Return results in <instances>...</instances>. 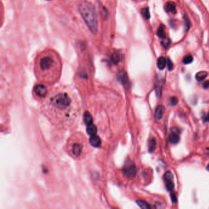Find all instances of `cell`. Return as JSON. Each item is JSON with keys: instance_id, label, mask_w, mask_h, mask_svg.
Here are the masks:
<instances>
[{"instance_id": "22", "label": "cell", "mask_w": 209, "mask_h": 209, "mask_svg": "<svg viewBox=\"0 0 209 209\" xmlns=\"http://www.w3.org/2000/svg\"><path fill=\"white\" fill-rule=\"evenodd\" d=\"M184 20H185V29L187 31L190 28V26H191L190 20H189V19L188 17V16L186 15L184 16Z\"/></svg>"}, {"instance_id": "21", "label": "cell", "mask_w": 209, "mask_h": 209, "mask_svg": "<svg viewBox=\"0 0 209 209\" xmlns=\"http://www.w3.org/2000/svg\"><path fill=\"white\" fill-rule=\"evenodd\" d=\"M193 57L192 55H187L186 56H185L183 60V62L184 63V64H190L193 62Z\"/></svg>"}, {"instance_id": "24", "label": "cell", "mask_w": 209, "mask_h": 209, "mask_svg": "<svg viewBox=\"0 0 209 209\" xmlns=\"http://www.w3.org/2000/svg\"><path fill=\"white\" fill-rule=\"evenodd\" d=\"M179 102V100H178V98H176V97H171L170 98V103L171 105L172 106H176Z\"/></svg>"}, {"instance_id": "1", "label": "cell", "mask_w": 209, "mask_h": 209, "mask_svg": "<svg viewBox=\"0 0 209 209\" xmlns=\"http://www.w3.org/2000/svg\"><path fill=\"white\" fill-rule=\"evenodd\" d=\"M42 111L56 128L69 129L75 126L80 115V106L74 94L57 89L49 92L43 101Z\"/></svg>"}, {"instance_id": "13", "label": "cell", "mask_w": 209, "mask_h": 209, "mask_svg": "<svg viewBox=\"0 0 209 209\" xmlns=\"http://www.w3.org/2000/svg\"><path fill=\"white\" fill-rule=\"evenodd\" d=\"M157 35L161 39L166 38V33H165V27L164 25L161 24L159 25L158 31H157Z\"/></svg>"}, {"instance_id": "11", "label": "cell", "mask_w": 209, "mask_h": 209, "mask_svg": "<svg viewBox=\"0 0 209 209\" xmlns=\"http://www.w3.org/2000/svg\"><path fill=\"white\" fill-rule=\"evenodd\" d=\"M166 64H167V61L164 57H161L158 58V59L157 60V66L159 69L163 70L165 67Z\"/></svg>"}, {"instance_id": "26", "label": "cell", "mask_w": 209, "mask_h": 209, "mask_svg": "<svg viewBox=\"0 0 209 209\" xmlns=\"http://www.w3.org/2000/svg\"><path fill=\"white\" fill-rule=\"evenodd\" d=\"M171 199H172V201L173 203H176L177 202V196H176L175 193H171Z\"/></svg>"}, {"instance_id": "6", "label": "cell", "mask_w": 209, "mask_h": 209, "mask_svg": "<svg viewBox=\"0 0 209 209\" xmlns=\"http://www.w3.org/2000/svg\"><path fill=\"white\" fill-rule=\"evenodd\" d=\"M124 172L126 176L131 179H134L136 177V168L135 164L133 162L127 163L124 169Z\"/></svg>"}, {"instance_id": "27", "label": "cell", "mask_w": 209, "mask_h": 209, "mask_svg": "<svg viewBox=\"0 0 209 209\" xmlns=\"http://www.w3.org/2000/svg\"><path fill=\"white\" fill-rule=\"evenodd\" d=\"M203 121L204 122H208L209 121V112L208 114L203 117Z\"/></svg>"}, {"instance_id": "4", "label": "cell", "mask_w": 209, "mask_h": 209, "mask_svg": "<svg viewBox=\"0 0 209 209\" xmlns=\"http://www.w3.org/2000/svg\"><path fill=\"white\" fill-rule=\"evenodd\" d=\"M79 9L90 31L96 34L98 30V21L94 6L89 1H84L79 4Z\"/></svg>"}, {"instance_id": "9", "label": "cell", "mask_w": 209, "mask_h": 209, "mask_svg": "<svg viewBox=\"0 0 209 209\" xmlns=\"http://www.w3.org/2000/svg\"><path fill=\"white\" fill-rule=\"evenodd\" d=\"M165 108L163 105H159L155 109V118L156 120H160L164 114Z\"/></svg>"}, {"instance_id": "29", "label": "cell", "mask_w": 209, "mask_h": 209, "mask_svg": "<svg viewBox=\"0 0 209 209\" xmlns=\"http://www.w3.org/2000/svg\"><path fill=\"white\" fill-rule=\"evenodd\" d=\"M206 169H207V170L208 171H209V164L207 165V168H206Z\"/></svg>"}, {"instance_id": "8", "label": "cell", "mask_w": 209, "mask_h": 209, "mask_svg": "<svg viewBox=\"0 0 209 209\" xmlns=\"http://www.w3.org/2000/svg\"><path fill=\"white\" fill-rule=\"evenodd\" d=\"M164 9L167 12H171L173 14H176V4L173 1H168L164 6Z\"/></svg>"}, {"instance_id": "23", "label": "cell", "mask_w": 209, "mask_h": 209, "mask_svg": "<svg viewBox=\"0 0 209 209\" xmlns=\"http://www.w3.org/2000/svg\"><path fill=\"white\" fill-rule=\"evenodd\" d=\"M161 44L163 47L168 48L171 44V40L169 39H166V38L163 39V41H161Z\"/></svg>"}, {"instance_id": "10", "label": "cell", "mask_w": 209, "mask_h": 209, "mask_svg": "<svg viewBox=\"0 0 209 209\" xmlns=\"http://www.w3.org/2000/svg\"><path fill=\"white\" fill-rule=\"evenodd\" d=\"M117 79L121 83H126L128 81V77L127 73L125 71L121 70L117 74Z\"/></svg>"}, {"instance_id": "16", "label": "cell", "mask_w": 209, "mask_h": 209, "mask_svg": "<svg viewBox=\"0 0 209 209\" xmlns=\"http://www.w3.org/2000/svg\"><path fill=\"white\" fill-rule=\"evenodd\" d=\"M121 60V55L118 53H114L112 55L111 58V61L113 64H117L119 63Z\"/></svg>"}, {"instance_id": "7", "label": "cell", "mask_w": 209, "mask_h": 209, "mask_svg": "<svg viewBox=\"0 0 209 209\" xmlns=\"http://www.w3.org/2000/svg\"><path fill=\"white\" fill-rule=\"evenodd\" d=\"M180 141L179 131H171V133L169 135V141L171 144H176Z\"/></svg>"}, {"instance_id": "2", "label": "cell", "mask_w": 209, "mask_h": 209, "mask_svg": "<svg viewBox=\"0 0 209 209\" xmlns=\"http://www.w3.org/2000/svg\"><path fill=\"white\" fill-rule=\"evenodd\" d=\"M61 65L59 61L51 55H47L40 58L36 66L37 77L42 82L54 84L59 79Z\"/></svg>"}, {"instance_id": "14", "label": "cell", "mask_w": 209, "mask_h": 209, "mask_svg": "<svg viewBox=\"0 0 209 209\" xmlns=\"http://www.w3.org/2000/svg\"><path fill=\"white\" fill-rule=\"evenodd\" d=\"M90 144L94 146V147H98L101 144V140L98 136H92L90 138Z\"/></svg>"}, {"instance_id": "18", "label": "cell", "mask_w": 209, "mask_h": 209, "mask_svg": "<svg viewBox=\"0 0 209 209\" xmlns=\"http://www.w3.org/2000/svg\"><path fill=\"white\" fill-rule=\"evenodd\" d=\"M137 204H138V206L142 208V209H150V206H149V204L144 201H142V200H139V201H137Z\"/></svg>"}, {"instance_id": "15", "label": "cell", "mask_w": 209, "mask_h": 209, "mask_svg": "<svg viewBox=\"0 0 209 209\" xmlns=\"http://www.w3.org/2000/svg\"><path fill=\"white\" fill-rule=\"evenodd\" d=\"M156 148V141L155 139L152 138L150 140L149 144V151L150 153H153L155 151Z\"/></svg>"}, {"instance_id": "20", "label": "cell", "mask_w": 209, "mask_h": 209, "mask_svg": "<svg viewBox=\"0 0 209 209\" xmlns=\"http://www.w3.org/2000/svg\"><path fill=\"white\" fill-rule=\"evenodd\" d=\"M173 178H174L173 175H172V174L170 171H167L164 174V179L165 180V181H172V179H173Z\"/></svg>"}, {"instance_id": "25", "label": "cell", "mask_w": 209, "mask_h": 209, "mask_svg": "<svg viewBox=\"0 0 209 209\" xmlns=\"http://www.w3.org/2000/svg\"><path fill=\"white\" fill-rule=\"evenodd\" d=\"M167 65H168V68L169 71H172L173 69V68H174L173 63L169 59H168L167 60Z\"/></svg>"}, {"instance_id": "3", "label": "cell", "mask_w": 209, "mask_h": 209, "mask_svg": "<svg viewBox=\"0 0 209 209\" xmlns=\"http://www.w3.org/2000/svg\"><path fill=\"white\" fill-rule=\"evenodd\" d=\"M66 149L72 158L76 160H81L89 154L90 150L89 141L82 133H75L68 139Z\"/></svg>"}, {"instance_id": "12", "label": "cell", "mask_w": 209, "mask_h": 209, "mask_svg": "<svg viewBox=\"0 0 209 209\" xmlns=\"http://www.w3.org/2000/svg\"><path fill=\"white\" fill-rule=\"evenodd\" d=\"M208 76V73L206 71H200L196 75V79L198 82L203 81Z\"/></svg>"}, {"instance_id": "5", "label": "cell", "mask_w": 209, "mask_h": 209, "mask_svg": "<svg viewBox=\"0 0 209 209\" xmlns=\"http://www.w3.org/2000/svg\"><path fill=\"white\" fill-rule=\"evenodd\" d=\"M49 93L47 87L44 84H36L33 90L34 98L40 101H43Z\"/></svg>"}, {"instance_id": "19", "label": "cell", "mask_w": 209, "mask_h": 209, "mask_svg": "<svg viewBox=\"0 0 209 209\" xmlns=\"http://www.w3.org/2000/svg\"><path fill=\"white\" fill-rule=\"evenodd\" d=\"M166 189L168 191H172L174 188V183L172 182V181H166Z\"/></svg>"}, {"instance_id": "17", "label": "cell", "mask_w": 209, "mask_h": 209, "mask_svg": "<svg viewBox=\"0 0 209 209\" xmlns=\"http://www.w3.org/2000/svg\"><path fill=\"white\" fill-rule=\"evenodd\" d=\"M141 14L144 17V19L146 20H149L150 18V14L149 8V7H144L141 9Z\"/></svg>"}, {"instance_id": "28", "label": "cell", "mask_w": 209, "mask_h": 209, "mask_svg": "<svg viewBox=\"0 0 209 209\" xmlns=\"http://www.w3.org/2000/svg\"><path fill=\"white\" fill-rule=\"evenodd\" d=\"M204 89H208L209 87V81H207L204 83Z\"/></svg>"}]
</instances>
